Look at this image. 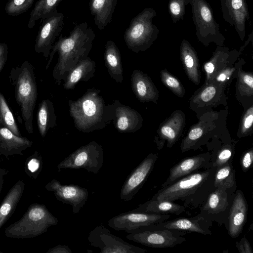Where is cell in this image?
Returning a JSON list of instances; mask_svg holds the SVG:
<instances>
[{
    "label": "cell",
    "instance_id": "cell-26",
    "mask_svg": "<svg viewBox=\"0 0 253 253\" xmlns=\"http://www.w3.org/2000/svg\"><path fill=\"white\" fill-rule=\"evenodd\" d=\"M95 65V62L89 56L80 61L64 77L63 88L74 89L80 81H88L94 77Z\"/></svg>",
    "mask_w": 253,
    "mask_h": 253
},
{
    "label": "cell",
    "instance_id": "cell-2",
    "mask_svg": "<svg viewBox=\"0 0 253 253\" xmlns=\"http://www.w3.org/2000/svg\"><path fill=\"white\" fill-rule=\"evenodd\" d=\"M215 169L212 167L182 177L161 188L151 199L172 202L180 201L186 209L191 210L200 208L215 188Z\"/></svg>",
    "mask_w": 253,
    "mask_h": 253
},
{
    "label": "cell",
    "instance_id": "cell-22",
    "mask_svg": "<svg viewBox=\"0 0 253 253\" xmlns=\"http://www.w3.org/2000/svg\"><path fill=\"white\" fill-rule=\"evenodd\" d=\"M241 53L239 50H230L227 47L217 46L211 59L204 65L205 84H208L217 73L231 66Z\"/></svg>",
    "mask_w": 253,
    "mask_h": 253
},
{
    "label": "cell",
    "instance_id": "cell-45",
    "mask_svg": "<svg viewBox=\"0 0 253 253\" xmlns=\"http://www.w3.org/2000/svg\"><path fill=\"white\" fill-rule=\"evenodd\" d=\"M236 247L240 253H253V251L249 241L245 237L236 242Z\"/></svg>",
    "mask_w": 253,
    "mask_h": 253
},
{
    "label": "cell",
    "instance_id": "cell-19",
    "mask_svg": "<svg viewBox=\"0 0 253 253\" xmlns=\"http://www.w3.org/2000/svg\"><path fill=\"white\" fill-rule=\"evenodd\" d=\"M212 222L205 219L200 213L190 218H180L148 225L154 229H168L195 232L204 235H211Z\"/></svg>",
    "mask_w": 253,
    "mask_h": 253
},
{
    "label": "cell",
    "instance_id": "cell-42",
    "mask_svg": "<svg viewBox=\"0 0 253 253\" xmlns=\"http://www.w3.org/2000/svg\"><path fill=\"white\" fill-rule=\"evenodd\" d=\"M253 106L251 105L244 114L240 122L237 135L239 138L250 135L253 132Z\"/></svg>",
    "mask_w": 253,
    "mask_h": 253
},
{
    "label": "cell",
    "instance_id": "cell-40",
    "mask_svg": "<svg viewBox=\"0 0 253 253\" xmlns=\"http://www.w3.org/2000/svg\"><path fill=\"white\" fill-rule=\"evenodd\" d=\"M43 166L41 155L37 151L30 156L26 160L25 171L31 178L36 179L42 171Z\"/></svg>",
    "mask_w": 253,
    "mask_h": 253
},
{
    "label": "cell",
    "instance_id": "cell-43",
    "mask_svg": "<svg viewBox=\"0 0 253 253\" xmlns=\"http://www.w3.org/2000/svg\"><path fill=\"white\" fill-rule=\"evenodd\" d=\"M186 5L185 0H169L168 10L173 23L184 19Z\"/></svg>",
    "mask_w": 253,
    "mask_h": 253
},
{
    "label": "cell",
    "instance_id": "cell-47",
    "mask_svg": "<svg viewBox=\"0 0 253 253\" xmlns=\"http://www.w3.org/2000/svg\"><path fill=\"white\" fill-rule=\"evenodd\" d=\"M72 251L67 245H58L49 249L46 253H72Z\"/></svg>",
    "mask_w": 253,
    "mask_h": 253
},
{
    "label": "cell",
    "instance_id": "cell-34",
    "mask_svg": "<svg viewBox=\"0 0 253 253\" xmlns=\"http://www.w3.org/2000/svg\"><path fill=\"white\" fill-rule=\"evenodd\" d=\"M62 0H39L30 13L28 27L32 29L36 22L42 20L57 9V6Z\"/></svg>",
    "mask_w": 253,
    "mask_h": 253
},
{
    "label": "cell",
    "instance_id": "cell-1",
    "mask_svg": "<svg viewBox=\"0 0 253 253\" xmlns=\"http://www.w3.org/2000/svg\"><path fill=\"white\" fill-rule=\"evenodd\" d=\"M95 38L93 30L86 22L75 25L67 37L60 35L52 46L45 66L47 70L57 52L58 61L52 71L57 84H61L67 73L80 61L88 56Z\"/></svg>",
    "mask_w": 253,
    "mask_h": 253
},
{
    "label": "cell",
    "instance_id": "cell-9",
    "mask_svg": "<svg viewBox=\"0 0 253 253\" xmlns=\"http://www.w3.org/2000/svg\"><path fill=\"white\" fill-rule=\"evenodd\" d=\"M104 162L102 146L95 141L83 145L71 153L57 165L58 171L64 169H84L97 174Z\"/></svg>",
    "mask_w": 253,
    "mask_h": 253
},
{
    "label": "cell",
    "instance_id": "cell-24",
    "mask_svg": "<svg viewBox=\"0 0 253 253\" xmlns=\"http://www.w3.org/2000/svg\"><path fill=\"white\" fill-rule=\"evenodd\" d=\"M225 87L215 83L205 84L197 90L190 101L191 106L194 109H208L218 105L221 97H225L224 89Z\"/></svg>",
    "mask_w": 253,
    "mask_h": 253
},
{
    "label": "cell",
    "instance_id": "cell-30",
    "mask_svg": "<svg viewBox=\"0 0 253 253\" xmlns=\"http://www.w3.org/2000/svg\"><path fill=\"white\" fill-rule=\"evenodd\" d=\"M186 209L183 205L176 204L174 202L151 199L131 211L159 214H173L178 215L184 212Z\"/></svg>",
    "mask_w": 253,
    "mask_h": 253
},
{
    "label": "cell",
    "instance_id": "cell-25",
    "mask_svg": "<svg viewBox=\"0 0 253 253\" xmlns=\"http://www.w3.org/2000/svg\"><path fill=\"white\" fill-rule=\"evenodd\" d=\"M32 144L29 139L17 136L9 129L0 126V155L6 158L14 155L22 156L23 152Z\"/></svg>",
    "mask_w": 253,
    "mask_h": 253
},
{
    "label": "cell",
    "instance_id": "cell-39",
    "mask_svg": "<svg viewBox=\"0 0 253 253\" xmlns=\"http://www.w3.org/2000/svg\"><path fill=\"white\" fill-rule=\"evenodd\" d=\"M160 77L163 84L176 96L182 98L185 90L181 82L166 70L161 71Z\"/></svg>",
    "mask_w": 253,
    "mask_h": 253
},
{
    "label": "cell",
    "instance_id": "cell-38",
    "mask_svg": "<svg viewBox=\"0 0 253 253\" xmlns=\"http://www.w3.org/2000/svg\"><path fill=\"white\" fill-rule=\"evenodd\" d=\"M244 63V59H242L234 66L231 65L226 67L217 73L208 84L215 83L226 87L234 78L237 77L239 69Z\"/></svg>",
    "mask_w": 253,
    "mask_h": 253
},
{
    "label": "cell",
    "instance_id": "cell-8",
    "mask_svg": "<svg viewBox=\"0 0 253 253\" xmlns=\"http://www.w3.org/2000/svg\"><path fill=\"white\" fill-rule=\"evenodd\" d=\"M187 232L168 229H154L148 225L128 233L126 239L142 245L156 248H172L186 240Z\"/></svg>",
    "mask_w": 253,
    "mask_h": 253
},
{
    "label": "cell",
    "instance_id": "cell-17",
    "mask_svg": "<svg viewBox=\"0 0 253 253\" xmlns=\"http://www.w3.org/2000/svg\"><path fill=\"white\" fill-rule=\"evenodd\" d=\"M211 160V154L210 152L183 159L170 169L169 175L161 188L191 173L212 167Z\"/></svg>",
    "mask_w": 253,
    "mask_h": 253
},
{
    "label": "cell",
    "instance_id": "cell-15",
    "mask_svg": "<svg viewBox=\"0 0 253 253\" xmlns=\"http://www.w3.org/2000/svg\"><path fill=\"white\" fill-rule=\"evenodd\" d=\"M45 189L52 192L60 202L71 205L74 214L78 213L84 205L88 197L85 188L75 184H63L55 179L46 184Z\"/></svg>",
    "mask_w": 253,
    "mask_h": 253
},
{
    "label": "cell",
    "instance_id": "cell-13",
    "mask_svg": "<svg viewBox=\"0 0 253 253\" xmlns=\"http://www.w3.org/2000/svg\"><path fill=\"white\" fill-rule=\"evenodd\" d=\"M170 214H159L130 211L112 217L108 225L116 231L127 233L140 227L159 223L168 220Z\"/></svg>",
    "mask_w": 253,
    "mask_h": 253
},
{
    "label": "cell",
    "instance_id": "cell-32",
    "mask_svg": "<svg viewBox=\"0 0 253 253\" xmlns=\"http://www.w3.org/2000/svg\"><path fill=\"white\" fill-rule=\"evenodd\" d=\"M57 116L52 102L43 99L39 104L37 122L39 131L42 137H44L48 131L56 125Z\"/></svg>",
    "mask_w": 253,
    "mask_h": 253
},
{
    "label": "cell",
    "instance_id": "cell-44",
    "mask_svg": "<svg viewBox=\"0 0 253 253\" xmlns=\"http://www.w3.org/2000/svg\"><path fill=\"white\" fill-rule=\"evenodd\" d=\"M253 163V149L251 148L244 152L240 159V165L244 172L248 171L252 167Z\"/></svg>",
    "mask_w": 253,
    "mask_h": 253
},
{
    "label": "cell",
    "instance_id": "cell-4",
    "mask_svg": "<svg viewBox=\"0 0 253 253\" xmlns=\"http://www.w3.org/2000/svg\"><path fill=\"white\" fill-rule=\"evenodd\" d=\"M14 88L15 99L19 106L25 129L33 132V113L38 97L34 68L28 61L12 67L8 77Z\"/></svg>",
    "mask_w": 253,
    "mask_h": 253
},
{
    "label": "cell",
    "instance_id": "cell-35",
    "mask_svg": "<svg viewBox=\"0 0 253 253\" xmlns=\"http://www.w3.org/2000/svg\"><path fill=\"white\" fill-rule=\"evenodd\" d=\"M0 126L10 130L14 134L22 136L12 112L4 95L0 92Z\"/></svg>",
    "mask_w": 253,
    "mask_h": 253
},
{
    "label": "cell",
    "instance_id": "cell-16",
    "mask_svg": "<svg viewBox=\"0 0 253 253\" xmlns=\"http://www.w3.org/2000/svg\"><path fill=\"white\" fill-rule=\"evenodd\" d=\"M222 17L225 21L234 26L240 39L246 36V23L250 14L246 0H220Z\"/></svg>",
    "mask_w": 253,
    "mask_h": 253
},
{
    "label": "cell",
    "instance_id": "cell-23",
    "mask_svg": "<svg viewBox=\"0 0 253 253\" xmlns=\"http://www.w3.org/2000/svg\"><path fill=\"white\" fill-rule=\"evenodd\" d=\"M130 81L132 90L140 102H157L159 91L147 74L135 69L131 74Z\"/></svg>",
    "mask_w": 253,
    "mask_h": 253
},
{
    "label": "cell",
    "instance_id": "cell-41",
    "mask_svg": "<svg viewBox=\"0 0 253 253\" xmlns=\"http://www.w3.org/2000/svg\"><path fill=\"white\" fill-rule=\"evenodd\" d=\"M35 0H9L4 10L9 16H18L25 12L33 5Z\"/></svg>",
    "mask_w": 253,
    "mask_h": 253
},
{
    "label": "cell",
    "instance_id": "cell-21",
    "mask_svg": "<svg viewBox=\"0 0 253 253\" xmlns=\"http://www.w3.org/2000/svg\"><path fill=\"white\" fill-rule=\"evenodd\" d=\"M248 205L243 192L236 191L230 209L227 221L225 225L229 235L233 238L242 233L247 218Z\"/></svg>",
    "mask_w": 253,
    "mask_h": 253
},
{
    "label": "cell",
    "instance_id": "cell-36",
    "mask_svg": "<svg viewBox=\"0 0 253 253\" xmlns=\"http://www.w3.org/2000/svg\"><path fill=\"white\" fill-rule=\"evenodd\" d=\"M235 152V145L224 143L211 154V167L217 168L229 161H232Z\"/></svg>",
    "mask_w": 253,
    "mask_h": 253
},
{
    "label": "cell",
    "instance_id": "cell-46",
    "mask_svg": "<svg viewBox=\"0 0 253 253\" xmlns=\"http://www.w3.org/2000/svg\"><path fill=\"white\" fill-rule=\"evenodd\" d=\"M8 48L4 42H0V73L4 68L8 58Z\"/></svg>",
    "mask_w": 253,
    "mask_h": 253
},
{
    "label": "cell",
    "instance_id": "cell-31",
    "mask_svg": "<svg viewBox=\"0 0 253 253\" xmlns=\"http://www.w3.org/2000/svg\"><path fill=\"white\" fill-rule=\"evenodd\" d=\"M25 183L17 182L10 189L0 205V229L14 213L23 195Z\"/></svg>",
    "mask_w": 253,
    "mask_h": 253
},
{
    "label": "cell",
    "instance_id": "cell-48",
    "mask_svg": "<svg viewBox=\"0 0 253 253\" xmlns=\"http://www.w3.org/2000/svg\"><path fill=\"white\" fill-rule=\"evenodd\" d=\"M8 172L6 169L0 168V195L4 183V176L7 174Z\"/></svg>",
    "mask_w": 253,
    "mask_h": 253
},
{
    "label": "cell",
    "instance_id": "cell-20",
    "mask_svg": "<svg viewBox=\"0 0 253 253\" xmlns=\"http://www.w3.org/2000/svg\"><path fill=\"white\" fill-rule=\"evenodd\" d=\"M185 123V116L181 111L177 110L162 123L157 130L158 137L155 142L160 150L166 141L167 146L171 147L180 137Z\"/></svg>",
    "mask_w": 253,
    "mask_h": 253
},
{
    "label": "cell",
    "instance_id": "cell-7",
    "mask_svg": "<svg viewBox=\"0 0 253 253\" xmlns=\"http://www.w3.org/2000/svg\"><path fill=\"white\" fill-rule=\"evenodd\" d=\"M185 3L186 5L189 4L191 6L198 40L205 46L211 42L222 46L225 38L214 19L210 4L206 0H185Z\"/></svg>",
    "mask_w": 253,
    "mask_h": 253
},
{
    "label": "cell",
    "instance_id": "cell-14",
    "mask_svg": "<svg viewBox=\"0 0 253 253\" xmlns=\"http://www.w3.org/2000/svg\"><path fill=\"white\" fill-rule=\"evenodd\" d=\"M158 155L151 153L128 175L120 191V198L130 201L141 189L152 171Z\"/></svg>",
    "mask_w": 253,
    "mask_h": 253
},
{
    "label": "cell",
    "instance_id": "cell-6",
    "mask_svg": "<svg viewBox=\"0 0 253 253\" xmlns=\"http://www.w3.org/2000/svg\"><path fill=\"white\" fill-rule=\"evenodd\" d=\"M157 12L152 7L144 8L131 19L124 39L127 48L135 53L147 50L158 38L159 29L152 22Z\"/></svg>",
    "mask_w": 253,
    "mask_h": 253
},
{
    "label": "cell",
    "instance_id": "cell-3",
    "mask_svg": "<svg viewBox=\"0 0 253 253\" xmlns=\"http://www.w3.org/2000/svg\"><path fill=\"white\" fill-rule=\"evenodd\" d=\"M100 92L99 89L88 88L77 100H68L69 114L79 131L89 133L101 129L112 121V105L106 104Z\"/></svg>",
    "mask_w": 253,
    "mask_h": 253
},
{
    "label": "cell",
    "instance_id": "cell-11",
    "mask_svg": "<svg viewBox=\"0 0 253 253\" xmlns=\"http://www.w3.org/2000/svg\"><path fill=\"white\" fill-rule=\"evenodd\" d=\"M233 196H229L222 187L215 188L200 207V213L205 219L215 222L219 226L225 225Z\"/></svg>",
    "mask_w": 253,
    "mask_h": 253
},
{
    "label": "cell",
    "instance_id": "cell-37",
    "mask_svg": "<svg viewBox=\"0 0 253 253\" xmlns=\"http://www.w3.org/2000/svg\"><path fill=\"white\" fill-rule=\"evenodd\" d=\"M236 83L237 94L242 97H253V74L246 72L239 69Z\"/></svg>",
    "mask_w": 253,
    "mask_h": 253
},
{
    "label": "cell",
    "instance_id": "cell-29",
    "mask_svg": "<svg viewBox=\"0 0 253 253\" xmlns=\"http://www.w3.org/2000/svg\"><path fill=\"white\" fill-rule=\"evenodd\" d=\"M105 66L111 77L117 83L124 80L122 58L120 50L112 40L107 41L104 53Z\"/></svg>",
    "mask_w": 253,
    "mask_h": 253
},
{
    "label": "cell",
    "instance_id": "cell-5",
    "mask_svg": "<svg viewBox=\"0 0 253 253\" xmlns=\"http://www.w3.org/2000/svg\"><path fill=\"white\" fill-rule=\"evenodd\" d=\"M58 223L54 216L43 204L31 205L22 217L7 227L4 235L8 238L27 239L40 236L52 226Z\"/></svg>",
    "mask_w": 253,
    "mask_h": 253
},
{
    "label": "cell",
    "instance_id": "cell-10",
    "mask_svg": "<svg viewBox=\"0 0 253 253\" xmlns=\"http://www.w3.org/2000/svg\"><path fill=\"white\" fill-rule=\"evenodd\" d=\"M87 238L90 245L99 248L101 253H145L147 251L111 234L102 224L91 230Z\"/></svg>",
    "mask_w": 253,
    "mask_h": 253
},
{
    "label": "cell",
    "instance_id": "cell-33",
    "mask_svg": "<svg viewBox=\"0 0 253 253\" xmlns=\"http://www.w3.org/2000/svg\"><path fill=\"white\" fill-rule=\"evenodd\" d=\"M232 162H228L217 168L214 176V188H224L230 197H232L237 189L235 171Z\"/></svg>",
    "mask_w": 253,
    "mask_h": 253
},
{
    "label": "cell",
    "instance_id": "cell-12",
    "mask_svg": "<svg viewBox=\"0 0 253 253\" xmlns=\"http://www.w3.org/2000/svg\"><path fill=\"white\" fill-rule=\"evenodd\" d=\"M64 17L63 14L56 9L42 20L34 48L37 53H42L45 59L49 57L55 40L63 29Z\"/></svg>",
    "mask_w": 253,
    "mask_h": 253
},
{
    "label": "cell",
    "instance_id": "cell-18",
    "mask_svg": "<svg viewBox=\"0 0 253 253\" xmlns=\"http://www.w3.org/2000/svg\"><path fill=\"white\" fill-rule=\"evenodd\" d=\"M112 121L115 128L121 133H131L142 126L143 118L137 111L116 100L111 104Z\"/></svg>",
    "mask_w": 253,
    "mask_h": 253
},
{
    "label": "cell",
    "instance_id": "cell-28",
    "mask_svg": "<svg viewBox=\"0 0 253 253\" xmlns=\"http://www.w3.org/2000/svg\"><path fill=\"white\" fill-rule=\"evenodd\" d=\"M180 56L185 72L193 83L200 82L199 62L197 52L191 44L183 39L180 46Z\"/></svg>",
    "mask_w": 253,
    "mask_h": 253
},
{
    "label": "cell",
    "instance_id": "cell-27",
    "mask_svg": "<svg viewBox=\"0 0 253 253\" xmlns=\"http://www.w3.org/2000/svg\"><path fill=\"white\" fill-rule=\"evenodd\" d=\"M118 0H89V9L95 26L103 30L112 21Z\"/></svg>",
    "mask_w": 253,
    "mask_h": 253
}]
</instances>
